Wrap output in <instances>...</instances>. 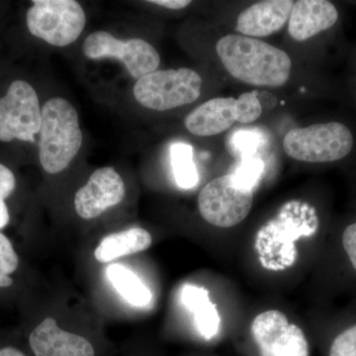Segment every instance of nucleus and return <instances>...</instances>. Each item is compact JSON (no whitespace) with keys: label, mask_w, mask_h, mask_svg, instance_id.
<instances>
[{"label":"nucleus","mask_w":356,"mask_h":356,"mask_svg":"<svg viewBox=\"0 0 356 356\" xmlns=\"http://www.w3.org/2000/svg\"><path fill=\"white\" fill-rule=\"evenodd\" d=\"M153 238L147 229L135 227L111 234L102 238L95 250L96 261L107 264L124 257L145 252L152 245Z\"/></svg>","instance_id":"17"},{"label":"nucleus","mask_w":356,"mask_h":356,"mask_svg":"<svg viewBox=\"0 0 356 356\" xmlns=\"http://www.w3.org/2000/svg\"><path fill=\"white\" fill-rule=\"evenodd\" d=\"M149 2L165 7V8L172 9V10H179V9H184L191 4V1L189 0H152Z\"/></svg>","instance_id":"27"},{"label":"nucleus","mask_w":356,"mask_h":356,"mask_svg":"<svg viewBox=\"0 0 356 356\" xmlns=\"http://www.w3.org/2000/svg\"><path fill=\"white\" fill-rule=\"evenodd\" d=\"M216 51L232 76L243 83L280 88L291 76V58L286 51L257 38L227 35L218 41Z\"/></svg>","instance_id":"1"},{"label":"nucleus","mask_w":356,"mask_h":356,"mask_svg":"<svg viewBox=\"0 0 356 356\" xmlns=\"http://www.w3.org/2000/svg\"><path fill=\"white\" fill-rule=\"evenodd\" d=\"M318 220L315 210L303 205L301 212L283 210L255 238L254 248L262 267L270 271L289 268L298 257L296 243L302 236L317 233Z\"/></svg>","instance_id":"3"},{"label":"nucleus","mask_w":356,"mask_h":356,"mask_svg":"<svg viewBox=\"0 0 356 356\" xmlns=\"http://www.w3.org/2000/svg\"><path fill=\"white\" fill-rule=\"evenodd\" d=\"M254 203V191L236 184L232 173L215 178L198 196V209L208 224L233 228L248 217Z\"/></svg>","instance_id":"7"},{"label":"nucleus","mask_w":356,"mask_h":356,"mask_svg":"<svg viewBox=\"0 0 356 356\" xmlns=\"http://www.w3.org/2000/svg\"><path fill=\"white\" fill-rule=\"evenodd\" d=\"M341 242L344 252L348 255L351 266L356 271V221L348 225L343 229Z\"/></svg>","instance_id":"26"},{"label":"nucleus","mask_w":356,"mask_h":356,"mask_svg":"<svg viewBox=\"0 0 356 356\" xmlns=\"http://www.w3.org/2000/svg\"><path fill=\"white\" fill-rule=\"evenodd\" d=\"M264 165L261 159L252 156L243 158L236 172L232 173L236 184L243 188L254 191L264 173Z\"/></svg>","instance_id":"20"},{"label":"nucleus","mask_w":356,"mask_h":356,"mask_svg":"<svg viewBox=\"0 0 356 356\" xmlns=\"http://www.w3.org/2000/svg\"><path fill=\"white\" fill-rule=\"evenodd\" d=\"M34 356H97L88 337L65 331L55 318H44L28 337Z\"/></svg>","instance_id":"12"},{"label":"nucleus","mask_w":356,"mask_h":356,"mask_svg":"<svg viewBox=\"0 0 356 356\" xmlns=\"http://www.w3.org/2000/svg\"><path fill=\"white\" fill-rule=\"evenodd\" d=\"M125 194L123 179L113 168H98L76 192L74 208L83 219H95L121 203Z\"/></svg>","instance_id":"11"},{"label":"nucleus","mask_w":356,"mask_h":356,"mask_svg":"<svg viewBox=\"0 0 356 356\" xmlns=\"http://www.w3.org/2000/svg\"><path fill=\"white\" fill-rule=\"evenodd\" d=\"M106 275L116 291L128 303L135 307H146L152 302V293L137 274L121 264L107 267Z\"/></svg>","instance_id":"18"},{"label":"nucleus","mask_w":356,"mask_h":356,"mask_svg":"<svg viewBox=\"0 0 356 356\" xmlns=\"http://www.w3.org/2000/svg\"><path fill=\"white\" fill-rule=\"evenodd\" d=\"M76 108L64 98H51L42 108L40 161L44 172L57 175L65 170L83 145Z\"/></svg>","instance_id":"2"},{"label":"nucleus","mask_w":356,"mask_h":356,"mask_svg":"<svg viewBox=\"0 0 356 356\" xmlns=\"http://www.w3.org/2000/svg\"><path fill=\"white\" fill-rule=\"evenodd\" d=\"M19 266V259L13 243L3 234L0 233V288L13 284L10 274L15 273Z\"/></svg>","instance_id":"21"},{"label":"nucleus","mask_w":356,"mask_h":356,"mask_svg":"<svg viewBox=\"0 0 356 356\" xmlns=\"http://www.w3.org/2000/svg\"><path fill=\"white\" fill-rule=\"evenodd\" d=\"M233 143L236 149L243 154V158H247L252 156V153L259 147L261 143V136L250 131H243L236 134Z\"/></svg>","instance_id":"25"},{"label":"nucleus","mask_w":356,"mask_h":356,"mask_svg":"<svg viewBox=\"0 0 356 356\" xmlns=\"http://www.w3.org/2000/svg\"><path fill=\"white\" fill-rule=\"evenodd\" d=\"M170 159L175 182L180 188L191 189L199 181L197 168L193 161L191 145L177 143L170 147Z\"/></svg>","instance_id":"19"},{"label":"nucleus","mask_w":356,"mask_h":356,"mask_svg":"<svg viewBox=\"0 0 356 356\" xmlns=\"http://www.w3.org/2000/svg\"><path fill=\"white\" fill-rule=\"evenodd\" d=\"M201 88L202 79L188 67L156 70L138 79L134 95L147 108L166 111L196 102Z\"/></svg>","instance_id":"5"},{"label":"nucleus","mask_w":356,"mask_h":356,"mask_svg":"<svg viewBox=\"0 0 356 356\" xmlns=\"http://www.w3.org/2000/svg\"><path fill=\"white\" fill-rule=\"evenodd\" d=\"M0 356H29L17 346H0Z\"/></svg>","instance_id":"28"},{"label":"nucleus","mask_w":356,"mask_h":356,"mask_svg":"<svg viewBox=\"0 0 356 356\" xmlns=\"http://www.w3.org/2000/svg\"><path fill=\"white\" fill-rule=\"evenodd\" d=\"M292 0H266L248 6L236 19V30L243 36L266 37L280 31L291 14Z\"/></svg>","instance_id":"14"},{"label":"nucleus","mask_w":356,"mask_h":356,"mask_svg":"<svg viewBox=\"0 0 356 356\" xmlns=\"http://www.w3.org/2000/svg\"><path fill=\"white\" fill-rule=\"evenodd\" d=\"M355 138L346 124L339 121L316 123L293 129L285 135L283 149L290 158L311 163H332L348 158Z\"/></svg>","instance_id":"4"},{"label":"nucleus","mask_w":356,"mask_h":356,"mask_svg":"<svg viewBox=\"0 0 356 356\" xmlns=\"http://www.w3.org/2000/svg\"><path fill=\"white\" fill-rule=\"evenodd\" d=\"M327 356H356V324L346 327L332 339Z\"/></svg>","instance_id":"23"},{"label":"nucleus","mask_w":356,"mask_h":356,"mask_svg":"<svg viewBox=\"0 0 356 356\" xmlns=\"http://www.w3.org/2000/svg\"><path fill=\"white\" fill-rule=\"evenodd\" d=\"M83 51L91 60L116 58L125 65L134 79L156 72L161 64L158 51L139 38L120 40L106 31L91 33L84 41Z\"/></svg>","instance_id":"10"},{"label":"nucleus","mask_w":356,"mask_h":356,"mask_svg":"<svg viewBox=\"0 0 356 356\" xmlns=\"http://www.w3.org/2000/svg\"><path fill=\"white\" fill-rule=\"evenodd\" d=\"M257 356H310L305 332L278 310L259 314L250 324Z\"/></svg>","instance_id":"9"},{"label":"nucleus","mask_w":356,"mask_h":356,"mask_svg":"<svg viewBox=\"0 0 356 356\" xmlns=\"http://www.w3.org/2000/svg\"><path fill=\"white\" fill-rule=\"evenodd\" d=\"M42 109L38 95L29 83L16 81L0 98V140L34 143L40 133Z\"/></svg>","instance_id":"8"},{"label":"nucleus","mask_w":356,"mask_h":356,"mask_svg":"<svg viewBox=\"0 0 356 356\" xmlns=\"http://www.w3.org/2000/svg\"><path fill=\"white\" fill-rule=\"evenodd\" d=\"M15 186L16 179L13 172L0 163V229L6 228L10 220L6 199L10 196Z\"/></svg>","instance_id":"24"},{"label":"nucleus","mask_w":356,"mask_h":356,"mask_svg":"<svg viewBox=\"0 0 356 356\" xmlns=\"http://www.w3.org/2000/svg\"><path fill=\"white\" fill-rule=\"evenodd\" d=\"M262 113L261 103L257 92H245L236 102V120L238 123H254Z\"/></svg>","instance_id":"22"},{"label":"nucleus","mask_w":356,"mask_h":356,"mask_svg":"<svg viewBox=\"0 0 356 356\" xmlns=\"http://www.w3.org/2000/svg\"><path fill=\"white\" fill-rule=\"evenodd\" d=\"M180 301L185 309L193 315L196 329L206 341L214 339L221 325V318L209 291L196 285L185 284L180 292Z\"/></svg>","instance_id":"16"},{"label":"nucleus","mask_w":356,"mask_h":356,"mask_svg":"<svg viewBox=\"0 0 356 356\" xmlns=\"http://www.w3.org/2000/svg\"><path fill=\"white\" fill-rule=\"evenodd\" d=\"M236 98L208 100L185 118V127L193 135L211 137L228 130L236 123Z\"/></svg>","instance_id":"15"},{"label":"nucleus","mask_w":356,"mask_h":356,"mask_svg":"<svg viewBox=\"0 0 356 356\" xmlns=\"http://www.w3.org/2000/svg\"><path fill=\"white\" fill-rule=\"evenodd\" d=\"M27 13V26L33 36L56 47L76 42L86 27L83 7L74 0H34Z\"/></svg>","instance_id":"6"},{"label":"nucleus","mask_w":356,"mask_h":356,"mask_svg":"<svg viewBox=\"0 0 356 356\" xmlns=\"http://www.w3.org/2000/svg\"><path fill=\"white\" fill-rule=\"evenodd\" d=\"M339 20L337 6L327 0H298L293 4L288 31L295 41H306L329 31Z\"/></svg>","instance_id":"13"}]
</instances>
